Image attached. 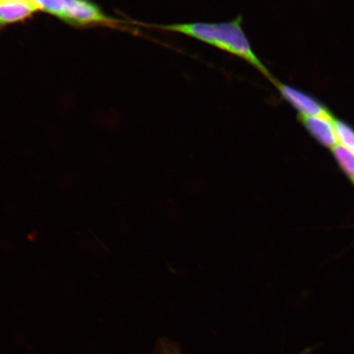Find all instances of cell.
<instances>
[{
  "label": "cell",
  "mask_w": 354,
  "mask_h": 354,
  "mask_svg": "<svg viewBox=\"0 0 354 354\" xmlns=\"http://www.w3.org/2000/svg\"><path fill=\"white\" fill-rule=\"evenodd\" d=\"M243 19L239 16L231 21L216 22H185L169 25H155L153 28L187 35L197 41L209 44L233 56H236L263 75L273 83L275 78L266 68L263 62L252 48L242 26Z\"/></svg>",
  "instance_id": "obj_1"
},
{
  "label": "cell",
  "mask_w": 354,
  "mask_h": 354,
  "mask_svg": "<svg viewBox=\"0 0 354 354\" xmlns=\"http://www.w3.org/2000/svg\"><path fill=\"white\" fill-rule=\"evenodd\" d=\"M301 118L310 134L322 145L332 149L338 144L335 131V120L328 113Z\"/></svg>",
  "instance_id": "obj_4"
},
{
  "label": "cell",
  "mask_w": 354,
  "mask_h": 354,
  "mask_svg": "<svg viewBox=\"0 0 354 354\" xmlns=\"http://www.w3.org/2000/svg\"><path fill=\"white\" fill-rule=\"evenodd\" d=\"M332 151L339 163L342 169L346 172L354 183V153L343 145L337 144L332 149Z\"/></svg>",
  "instance_id": "obj_6"
},
{
  "label": "cell",
  "mask_w": 354,
  "mask_h": 354,
  "mask_svg": "<svg viewBox=\"0 0 354 354\" xmlns=\"http://www.w3.org/2000/svg\"><path fill=\"white\" fill-rule=\"evenodd\" d=\"M35 7L52 15L59 17L64 11L66 0H30Z\"/></svg>",
  "instance_id": "obj_8"
},
{
  "label": "cell",
  "mask_w": 354,
  "mask_h": 354,
  "mask_svg": "<svg viewBox=\"0 0 354 354\" xmlns=\"http://www.w3.org/2000/svg\"><path fill=\"white\" fill-rule=\"evenodd\" d=\"M335 131L338 144L354 153V130L346 123L335 121Z\"/></svg>",
  "instance_id": "obj_7"
},
{
  "label": "cell",
  "mask_w": 354,
  "mask_h": 354,
  "mask_svg": "<svg viewBox=\"0 0 354 354\" xmlns=\"http://www.w3.org/2000/svg\"><path fill=\"white\" fill-rule=\"evenodd\" d=\"M61 19L76 26L109 24L114 21L90 0H66Z\"/></svg>",
  "instance_id": "obj_2"
},
{
  "label": "cell",
  "mask_w": 354,
  "mask_h": 354,
  "mask_svg": "<svg viewBox=\"0 0 354 354\" xmlns=\"http://www.w3.org/2000/svg\"><path fill=\"white\" fill-rule=\"evenodd\" d=\"M282 98L289 103L299 113L301 118L317 116L327 113L320 102L297 88L286 85L280 82H274Z\"/></svg>",
  "instance_id": "obj_3"
},
{
  "label": "cell",
  "mask_w": 354,
  "mask_h": 354,
  "mask_svg": "<svg viewBox=\"0 0 354 354\" xmlns=\"http://www.w3.org/2000/svg\"><path fill=\"white\" fill-rule=\"evenodd\" d=\"M310 352H311V349H305V351L300 354H309Z\"/></svg>",
  "instance_id": "obj_10"
},
{
  "label": "cell",
  "mask_w": 354,
  "mask_h": 354,
  "mask_svg": "<svg viewBox=\"0 0 354 354\" xmlns=\"http://www.w3.org/2000/svg\"><path fill=\"white\" fill-rule=\"evenodd\" d=\"M156 354H181V353L175 343L163 339L158 343Z\"/></svg>",
  "instance_id": "obj_9"
},
{
  "label": "cell",
  "mask_w": 354,
  "mask_h": 354,
  "mask_svg": "<svg viewBox=\"0 0 354 354\" xmlns=\"http://www.w3.org/2000/svg\"><path fill=\"white\" fill-rule=\"evenodd\" d=\"M37 10L30 0L0 3V26L28 19Z\"/></svg>",
  "instance_id": "obj_5"
}]
</instances>
